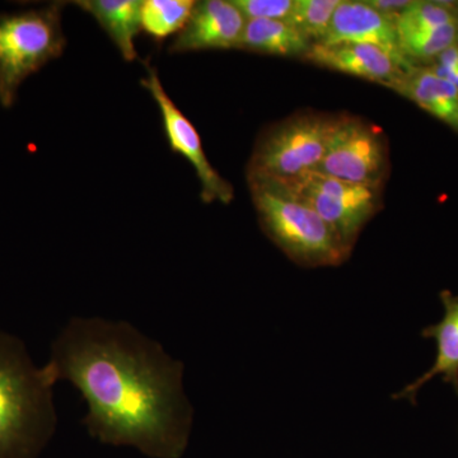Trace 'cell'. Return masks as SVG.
I'll use <instances>...</instances> for the list:
<instances>
[{"label": "cell", "mask_w": 458, "mask_h": 458, "mask_svg": "<svg viewBox=\"0 0 458 458\" xmlns=\"http://www.w3.org/2000/svg\"><path fill=\"white\" fill-rule=\"evenodd\" d=\"M340 42L372 45L390 54L401 64L414 65L401 54L393 18L379 13L364 0H342L319 44Z\"/></svg>", "instance_id": "8fae6325"}, {"label": "cell", "mask_w": 458, "mask_h": 458, "mask_svg": "<svg viewBox=\"0 0 458 458\" xmlns=\"http://www.w3.org/2000/svg\"><path fill=\"white\" fill-rule=\"evenodd\" d=\"M262 231L295 264L337 267L349 254L315 210L274 181H249Z\"/></svg>", "instance_id": "3957f363"}, {"label": "cell", "mask_w": 458, "mask_h": 458, "mask_svg": "<svg viewBox=\"0 0 458 458\" xmlns=\"http://www.w3.org/2000/svg\"><path fill=\"white\" fill-rule=\"evenodd\" d=\"M303 59L322 68L361 78L391 89L412 66L401 64L379 47L352 42L312 44Z\"/></svg>", "instance_id": "30bf717a"}, {"label": "cell", "mask_w": 458, "mask_h": 458, "mask_svg": "<svg viewBox=\"0 0 458 458\" xmlns=\"http://www.w3.org/2000/svg\"><path fill=\"white\" fill-rule=\"evenodd\" d=\"M312 42L286 21L247 20L238 49L283 57H303Z\"/></svg>", "instance_id": "9a60e30c"}, {"label": "cell", "mask_w": 458, "mask_h": 458, "mask_svg": "<svg viewBox=\"0 0 458 458\" xmlns=\"http://www.w3.org/2000/svg\"><path fill=\"white\" fill-rule=\"evenodd\" d=\"M278 183L315 210L349 254L382 204V186L348 182L318 171Z\"/></svg>", "instance_id": "8992f818"}, {"label": "cell", "mask_w": 458, "mask_h": 458, "mask_svg": "<svg viewBox=\"0 0 458 458\" xmlns=\"http://www.w3.org/2000/svg\"><path fill=\"white\" fill-rule=\"evenodd\" d=\"M146 66L147 78L141 80L140 84L150 93L161 111L165 140L170 144L171 149L185 157L197 171L201 185V200L207 204L214 201H219L222 204L231 203L234 199L233 186L227 180L223 179L208 161L197 128L185 114L181 113L174 99L165 92L155 66L150 64Z\"/></svg>", "instance_id": "ba28073f"}, {"label": "cell", "mask_w": 458, "mask_h": 458, "mask_svg": "<svg viewBox=\"0 0 458 458\" xmlns=\"http://www.w3.org/2000/svg\"><path fill=\"white\" fill-rule=\"evenodd\" d=\"M439 297L445 309V315L438 324L421 331V336L436 340V360L432 369L411 384L406 385L400 393L394 394V400H409L415 405L420 388L437 376H441L445 384L454 386L458 394V294L443 291Z\"/></svg>", "instance_id": "7c38bea8"}, {"label": "cell", "mask_w": 458, "mask_h": 458, "mask_svg": "<svg viewBox=\"0 0 458 458\" xmlns=\"http://www.w3.org/2000/svg\"><path fill=\"white\" fill-rule=\"evenodd\" d=\"M458 17L442 2H412L394 20L397 35L457 23Z\"/></svg>", "instance_id": "d6986e66"}, {"label": "cell", "mask_w": 458, "mask_h": 458, "mask_svg": "<svg viewBox=\"0 0 458 458\" xmlns=\"http://www.w3.org/2000/svg\"><path fill=\"white\" fill-rule=\"evenodd\" d=\"M335 117L294 114L267 129L256 141L247 181L288 182L316 171L327 155Z\"/></svg>", "instance_id": "5b68a950"}, {"label": "cell", "mask_w": 458, "mask_h": 458, "mask_svg": "<svg viewBox=\"0 0 458 458\" xmlns=\"http://www.w3.org/2000/svg\"><path fill=\"white\" fill-rule=\"evenodd\" d=\"M295 0H232L246 20L286 21Z\"/></svg>", "instance_id": "ffe728a7"}, {"label": "cell", "mask_w": 458, "mask_h": 458, "mask_svg": "<svg viewBox=\"0 0 458 458\" xmlns=\"http://www.w3.org/2000/svg\"><path fill=\"white\" fill-rule=\"evenodd\" d=\"M194 0H144L141 2V30L157 42L179 35L195 7Z\"/></svg>", "instance_id": "2e32d148"}, {"label": "cell", "mask_w": 458, "mask_h": 458, "mask_svg": "<svg viewBox=\"0 0 458 458\" xmlns=\"http://www.w3.org/2000/svg\"><path fill=\"white\" fill-rule=\"evenodd\" d=\"M394 90L458 131V89L432 68L412 65Z\"/></svg>", "instance_id": "4fadbf2b"}, {"label": "cell", "mask_w": 458, "mask_h": 458, "mask_svg": "<svg viewBox=\"0 0 458 458\" xmlns=\"http://www.w3.org/2000/svg\"><path fill=\"white\" fill-rule=\"evenodd\" d=\"M73 4L98 21L126 62L137 59L135 38L141 31L140 0H77Z\"/></svg>", "instance_id": "5bb4252c"}, {"label": "cell", "mask_w": 458, "mask_h": 458, "mask_svg": "<svg viewBox=\"0 0 458 458\" xmlns=\"http://www.w3.org/2000/svg\"><path fill=\"white\" fill-rule=\"evenodd\" d=\"M364 2L379 13L393 18L394 21L412 3L411 0H364Z\"/></svg>", "instance_id": "44dd1931"}, {"label": "cell", "mask_w": 458, "mask_h": 458, "mask_svg": "<svg viewBox=\"0 0 458 458\" xmlns=\"http://www.w3.org/2000/svg\"><path fill=\"white\" fill-rule=\"evenodd\" d=\"M316 171L348 182L382 186L388 171L384 132L360 117L336 116L327 155Z\"/></svg>", "instance_id": "52a82bcc"}, {"label": "cell", "mask_w": 458, "mask_h": 458, "mask_svg": "<svg viewBox=\"0 0 458 458\" xmlns=\"http://www.w3.org/2000/svg\"><path fill=\"white\" fill-rule=\"evenodd\" d=\"M65 3L0 14V105L13 106L27 78L63 55L66 38L62 27Z\"/></svg>", "instance_id": "277c9868"}, {"label": "cell", "mask_w": 458, "mask_h": 458, "mask_svg": "<svg viewBox=\"0 0 458 458\" xmlns=\"http://www.w3.org/2000/svg\"><path fill=\"white\" fill-rule=\"evenodd\" d=\"M45 364L56 382L82 394L83 424L92 438L150 458L185 454L194 424L185 367L131 322L71 318Z\"/></svg>", "instance_id": "6da1fadb"}, {"label": "cell", "mask_w": 458, "mask_h": 458, "mask_svg": "<svg viewBox=\"0 0 458 458\" xmlns=\"http://www.w3.org/2000/svg\"><path fill=\"white\" fill-rule=\"evenodd\" d=\"M56 384L20 337L0 331V458H38L47 447L57 426Z\"/></svg>", "instance_id": "7a4b0ae2"}, {"label": "cell", "mask_w": 458, "mask_h": 458, "mask_svg": "<svg viewBox=\"0 0 458 458\" xmlns=\"http://www.w3.org/2000/svg\"><path fill=\"white\" fill-rule=\"evenodd\" d=\"M246 21L232 0L197 2L188 23L172 42L170 53L238 49Z\"/></svg>", "instance_id": "9c48e42d"}, {"label": "cell", "mask_w": 458, "mask_h": 458, "mask_svg": "<svg viewBox=\"0 0 458 458\" xmlns=\"http://www.w3.org/2000/svg\"><path fill=\"white\" fill-rule=\"evenodd\" d=\"M397 38L401 54L411 64L412 60L430 62L457 44L458 22L424 31L400 33Z\"/></svg>", "instance_id": "e0dca14e"}, {"label": "cell", "mask_w": 458, "mask_h": 458, "mask_svg": "<svg viewBox=\"0 0 458 458\" xmlns=\"http://www.w3.org/2000/svg\"><path fill=\"white\" fill-rule=\"evenodd\" d=\"M340 2L342 0H295L286 22L307 40L318 44L327 35Z\"/></svg>", "instance_id": "ac0fdd59"}]
</instances>
